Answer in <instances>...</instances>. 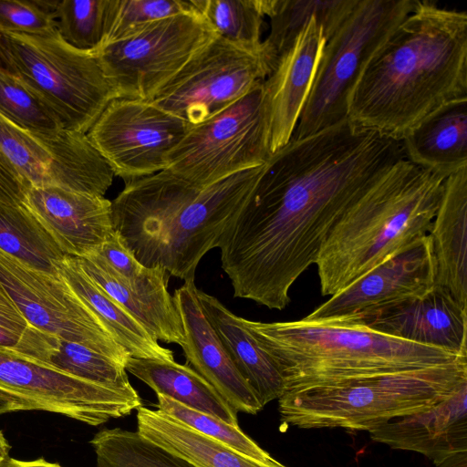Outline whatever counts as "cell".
<instances>
[{
	"instance_id": "f546056e",
	"label": "cell",
	"mask_w": 467,
	"mask_h": 467,
	"mask_svg": "<svg viewBox=\"0 0 467 467\" xmlns=\"http://www.w3.org/2000/svg\"><path fill=\"white\" fill-rule=\"evenodd\" d=\"M358 0H261L270 33L262 43V53L271 72L279 57L309 20L316 16L323 26L326 41L352 11Z\"/></svg>"
},
{
	"instance_id": "d590c367",
	"label": "cell",
	"mask_w": 467,
	"mask_h": 467,
	"mask_svg": "<svg viewBox=\"0 0 467 467\" xmlns=\"http://www.w3.org/2000/svg\"><path fill=\"white\" fill-rule=\"evenodd\" d=\"M196 12L192 0H111L103 47L128 37L149 23Z\"/></svg>"
},
{
	"instance_id": "9a60e30c",
	"label": "cell",
	"mask_w": 467,
	"mask_h": 467,
	"mask_svg": "<svg viewBox=\"0 0 467 467\" xmlns=\"http://www.w3.org/2000/svg\"><path fill=\"white\" fill-rule=\"evenodd\" d=\"M0 388L91 426L130 415L141 406L137 390L94 384L0 346Z\"/></svg>"
},
{
	"instance_id": "6da1fadb",
	"label": "cell",
	"mask_w": 467,
	"mask_h": 467,
	"mask_svg": "<svg viewBox=\"0 0 467 467\" xmlns=\"http://www.w3.org/2000/svg\"><path fill=\"white\" fill-rule=\"evenodd\" d=\"M401 140L348 119L270 156L218 248L234 296L283 310L346 209L405 160Z\"/></svg>"
},
{
	"instance_id": "60d3db41",
	"label": "cell",
	"mask_w": 467,
	"mask_h": 467,
	"mask_svg": "<svg viewBox=\"0 0 467 467\" xmlns=\"http://www.w3.org/2000/svg\"><path fill=\"white\" fill-rule=\"evenodd\" d=\"M28 189L29 187L0 154V200L24 204Z\"/></svg>"
},
{
	"instance_id": "4dcf8cb0",
	"label": "cell",
	"mask_w": 467,
	"mask_h": 467,
	"mask_svg": "<svg viewBox=\"0 0 467 467\" xmlns=\"http://www.w3.org/2000/svg\"><path fill=\"white\" fill-rule=\"evenodd\" d=\"M0 250L55 276L59 275L57 265L66 255L24 204L1 200Z\"/></svg>"
},
{
	"instance_id": "5b68a950",
	"label": "cell",
	"mask_w": 467,
	"mask_h": 467,
	"mask_svg": "<svg viewBox=\"0 0 467 467\" xmlns=\"http://www.w3.org/2000/svg\"><path fill=\"white\" fill-rule=\"evenodd\" d=\"M244 324L279 369L285 392L443 366L467 358L386 335L350 320L302 318L264 323L244 318Z\"/></svg>"
},
{
	"instance_id": "8992f818",
	"label": "cell",
	"mask_w": 467,
	"mask_h": 467,
	"mask_svg": "<svg viewBox=\"0 0 467 467\" xmlns=\"http://www.w3.org/2000/svg\"><path fill=\"white\" fill-rule=\"evenodd\" d=\"M464 383L467 358L443 366L286 391L278 399V411L286 426L370 431L394 419L432 408Z\"/></svg>"
},
{
	"instance_id": "f1b7e54d",
	"label": "cell",
	"mask_w": 467,
	"mask_h": 467,
	"mask_svg": "<svg viewBox=\"0 0 467 467\" xmlns=\"http://www.w3.org/2000/svg\"><path fill=\"white\" fill-rule=\"evenodd\" d=\"M125 369L148 385L157 395L165 396L187 408L211 414L239 427L237 411L187 364L130 357Z\"/></svg>"
},
{
	"instance_id": "9c48e42d",
	"label": "cell",
	"mask_w": 467,
	"mask_h": 467,
	"mask_svg": "<svg viewBox=\"0 0 467 467\" xmlns=\"http://www.w3.org/2000/svg\"><path fill=\"white\" fill-rule=\"evenodd\" d=\"M264 81L207 120L191 127L166 156L163 171L205 187L270 158Z\"/></svg>"
},
{
	"instance_id": "7bdbcfd3",
	"label": "cell",
	"mask_w": 467,
	"mask_h": 467,
	"mask_svg": "<svg viewBox=\"0 0 467 467\" xmlns=\"http://www.w3.org/2000/svg\"><path fill=\"white\" fill-rule=\"evenodd\" d=\"M0 467H62L58 463L47 462L40 458L34 461H21L11 457H6L0 462Z\"/></svg>"
},
{
	"instance_id": "1f68e13d",
	"label": "cell",
	"mask_w": 467,
	"mask_h": 467,
	"mask_svg": "<svg viewBox=\"0 0 467 467\" xmlns=\"http://www.w3.org/2000/svg\"><path fill=\"white\" fill-rule=\"evenodd\" d=\"M90 444L96 467H195L137 431L104 429L94 435Z\"/></svg>"
},
{
	"instance_id": "b9f144b4",
	"label": "cell",
	"mask_w": 467,
	"mask_h": 467,
	"mask_svg": "<svg viewBox=\"0 0 467 467\" xmlns=\"http://www.w3.org/2000/svg\"><path fill=\"white\" fill-rule=\"evenodd\" d=\"M47 409L39 402L24 395L0 388V415L18 410Z\"/></svg>"
},
{
	"instance_id": "484cf974",
	"label": "cell",
	"mask_w": 467,
	"mask_h": 467,
	"mask_svg": "<svg viewBox=\"0 0 467 467\" xmlns=\"http://www.w3.org/2000/svg\"><path fill=\"white\" fill-rule=\"evenodd\" d=\"M57 270L130 357L174 360L173 352L161 347L124 307L98 285L82 269L77 257L65 255L57 265Z\"/></svg>"
},
{
	"instance_id": "74e56055",
	"label": "cell",
	"mask_w": 467,
	"mask_h": 467,
	"mask_svg": "<svg viewBox=\"0 0 467 467\" xmlns=\"http://www.w3.org/2000/svg\"><path fill=\"white\" fill-rule=\"evenodd\" d=\"M59 0H0V30L42 35L57 29Z\"/></svg>"
},
{
	"instance_id": "30bf717a",
	"label": "cell",
	"mask_w": 467,
	"mask_h": 467,
	"mask_svg": "<svg viewBox=\"0 0 467 467\" xmlns=\"http://www.w3.org/2000/svg\"><path fill=\"white\" fill-rule=\"evenodd\" d=\"M215 36L199 12L180 14L105 45L97 57L116 99L150 101Z\"/></svg>"
},
{
	"instance_id": "d6986e66",
	"label": "cell",
	"mask_w": 467,
	"mask_h": 467,
	"mask_svg": "<svg viewBox=\"0 0 467 467\" xmlns=\"http://www.w3.org/2000/svg\"><path fill=\"white\" fill-rule=\"evenodd\" d=\"M24 205L66 255L92 254L114 234L111 201L57 186L30 187Z\"/></svg>"
},
{
	"instance_id": "44dd1931",
	"label": "cell",
	"mask_w": 467,
	"mask_h": 467,
	"mask_svg": "<svg viewBox=\"0 0 467 467\" xmlns=\"http://www.w3.org/2000/svg\"><path fill=\"white\" fill-rule=\"evenodd\" d=\"M368 432L374 441L421 453L435 465L466 452L467 383L432 408L394 419Z\"/></svg>"
},
{
	"instance_id": "f6af8a7d",
	"label": "cell",
	"mask_w": 467,
	"mask_h": 467,
	"mask_svg": "<svg viewBox=\"0 0 467 467\" xmlns=\"http://www.w3.org/2000/svg\"><path fill=\"white\" fill-rule=\"evenodd\" d=\"M10 446L5 438L3 432L0 431V462L8 457Z\"/></svg>"
},
{
	"instance_id": "e0dca14e",
	"label": "cell",
	"mask_w": 467,
	"mask_h": 467,
	"mask_svg": "<svg viewBox=\"0 0 467 467\" xmlns=\"http://www.w3.org/2000/svg\"><path fill=\"white\" fill-rule=\"evenodd\" d=\"M435 281L436 265L428 234L331 296L304 318L346 319L373 306L425 294Z\"/></svg>"
},
{
	"instance_id": "7c38bea8",
	"label": "cell",
	"mask_w": 467,
	"mask_h": 467,
	"mask_svg": "<svg viewBox=\"0 0 467 467\" xmlns=\"http://www.w3.org/2000/svg\"><path fill=\"white\" fill-rule=\"evenodd\" d=\"M0 154L29 188L57 186L104 197L115 176L87 134L31 130L1 112Z\"/></svg>"
},
{
	"instance_id": "4316f807",
	"label": "cell",
	"mask_w": 467,
	"mask_h": 467,
	"mask_svg": "<svg viewBox=\"0 0 467 467\" xmlns=\"http://www.w3.org/2000/svg\"><path fill=\"white\" fill-rule=\"evenodd\" d=\"M13 351L94 384L112 389L133 388L123 365L81 344L43 332L33 326Z\"/></svg>"
},
{
	"instance_id": "ab89813d",
	"label": "cell",
	"mask_w": 467,
	"mask_h": 467,
	"mask_svg": "<svg viewBox=\"0 0 467 467\" xmlns=\"http://www.w3.org/2000/svg\"><path fill=\"white\" fill-rule=\"evenodd\" d=\"M30 327L0 281V346L15 350Z\"/></svg>"
},
{
	"instance_id": "f35d334b",
	"label": "cell",
	"mask_w": 467,
	"mask_h": 467,
	"mask_svg": "<svg viewBox=\"0 0 467 467\" xmlns=\"http://www.w3.org/2000/svg\"><path fill=\"white\" fill-rule=\"evenodd\" d=\"M96 253L103 258L110 269L126 284L143 281L154 270V267H146L141 265L116 232Z\"/></svg>"
},
{
	"instance_id": "ac0fdd59",
	"label": "cell",
	"mask_w": 467,
	"mask_h": 467,
	"mask_svg": "<svg viewBox=\"0 0 467 467\" xmlns=\"http://www.w3.org/2000/svg\"><path fill=\"white\" fill-rule=\"evenodd\" d=\"M325 43L323 26L314 16L264 80L271 155L291 140L310 92Z\"/></svg>"
},
{
	"instance_id": "ba28073f",
	"label": "cell",
	"mask_w": 467,
	"mask_h": 467,
	"mask_svg": "<svg viewBox=\"0 0 467 467\" xmlns=\"http://www.w3.org/2000/svg\"><path fill=\"white\" fill-rule=\"evenodd\" d=\"M416 0H358L326 41L292 140L337 125L348 116L351 94L367 65Z\"/></svg>"
},
{
	"instance_id": "3957f363",
	"label": "cell",
	"mask_w": 467,
	"mask_h": 467,
	"mask_svg": "<svg viewBox=\"0 0 467 467\" xmlns=\"http://www.w3.org/2000/svg\"><path fill=\"white\" fill-rule=\"evenodd\" d=\"M264 164L202 188L166 171L127 182L111 201L114 230L144 266L194 280L200 261L218 247Z\"/></svg>"
},
{
	"instance_id": "ffe728a7",
	"label": "cell",
	"mask_w": 467,
	"mask_h": 467,
	"mask_svg": "<svg viewBox=\"0 0 467 467\" xmlns=\"http://www.w3.org/2000/svg\"><path fill=\"white\" fill-rule=\"evenodd\" d=\"M194 280L184 282L172 296L184 333L186 360L237 412L256 414L264 406L240 374L206 318Z\"/></svg>"
},
{
	"instance_id": "8d00e7d4",
	"label": "cell",
	"mask_w": 467,
	"mask_h": 467,
	"mask_svg": "<svg viewBox=\"0 0 467 467\" xmlns=\"http://www.w3.org/2000/svg\"><path fill=\"white\" fill-rule=\"evenodd\" d=\"M0 112L31 130L55 133L63 130L47 107L17 79L1 69Z\"/></svg>"
},
{
	"instance_id": "4fadbf2b",
	"label": "cell",
	"mask_w": 467,
	"mask_h": 467,
	"mask_svg": "<svg viewBox=\"0 0 467 467\" xmlns=\"http://www.w3.org/2000/svg\"><path fill=\"white\" fill-rule=\"evenodd\" d=\"M0 281L31 326L125 367L130 354L60 275L33 268L0 250Z\"/></svg>"
},
{
	"instance_id": "83f0119b",
	"label": "cell",
	"mask_w": 467,
	"mask_h": 467,
	"mask_svg": "<svg viewBox=\"0 0 467 467\" xmlns=\"http://www.w3.org/2000/svg\"><path fill=\"white\" fill-rule=\"evenodd\" d=\"M137 431L195 467H285L279 462L269 464L248 457L143 406L137 409Z\"/></svg>"
},
{
	"instance_id": "603a6c76",
	"label": "cell",
	"mask_w": 467,
	"mask_h": 467,
	"mask_svg": "<svg viewBox=\"0 0 467 467\" xmlns=\"http://www.w3.org/2000/svg\"><path fill=\"white\" fill-rule=\"evenodd\" d=\"M429 235L435 284L467 307V166L446 177Z\"/></svg>"
},
{
	"instance_id": "7a4b0ae2",
	"label": "cell",
	"mask_w": 467,
	"mask_h": 467,
	"mask_svg": "<svg viewBox=\"0 0 467 467\" xmlns=\"http://www.w3.org/2000/svg\"><path fill=\"white\" fill-rule=\"evenodd\" d=\"M467 99V13L416 0L370 59L348 119L400 140L442 105Z\"/></svg>"
},
{
	"instance_id": "277c9868",
	"label": "cell",
	"mask_w": 467,
	"mask_h": 467,
	"mask_svg": "<svg viewBox=\"0 0 467 467\" xmlns=\"http://www.w3.org/2000/svg\"><path fill=\"white\" fill-rule=\"evenodd\" d=\"M445 179L405 159L360 194L319 251L316 265L322 295L337 294L428 235Z\"/></svg>"
},
{
	"instance_id": "7402d4cb",
	"label": "cell",
	"mask_w": 467,
	"mask_h": 467,
	"mask_svg": "<svg viewBox=\"0 0 467 467\" xmlns=\"http://www.w3.org/2000/svg\"><path fill=\"white\" fill-rule=\"evenodd\" d=\"M85 273L124 307L157 341L180 346L184 333L172 296L168 291L169 273L157 266L144 281L125 284L97 253L77 257Z\"/></svg>"
},
{
	"instance_id": "d6a6232c",
	"label": "cell",
	"mask_w": 467,
	"mask_h": 467,
	"mask_svg": "<svg viewBox=\"0 0 467 467\" xmlns=\"http://www.w3.org/2000/svg\"><path fill=\"white\" fill-rule=\"evenodd\" d=\"M215 34L252 52L262 51L261 0H192Z\"/></svg>"
},
{
	"instance_id": "52a82bcc",
	"label": "cell",
	"mask_w": 467,
	"mask_h": 467,
	"mask_svg": "<svg viewBox=\"0 0 467 467\" xmlns=\"http://www.w3.org/2000/svg\"><path fill=\"white\" fill-rule=\"evenodd\" d=\"M0 69L23 84L68 131L87 134L116 99L97 55L71 47L57 29L42 35L0 30Z\"/></svg>"
},
{
	"instance_id": "d4e9b609",
	"label": "cell",
	"mask_w": 467,
	"mask_h": 467,
	"mask_svg": "<svg viewBox=\"0 0 467 467\" xmlns=\"http://www.w3.org/2000/svg\"><path fill=\"white\" fill-rule=\"evenodd\" d=\"M196 294L206 318L261 404L278 400L285 389L284 379L245 326L244 318L231 312L218 298L198 288Z\"/></svg>"
},
{
	"instance_id": "8fae6325",
	"label": "cell",
	"mask_w": 467,
	"mask_h": 467,
	"mask_svg": "<svg viewBox=\"0 0 467 467\" xmlns=\"http://www.w3.org/2000/svg\"><path fill=\"white\" fill-rule=\"evenodd\" d=\"M270 73L262 51L216 35L149 102L191 128L229 107Z\"/></svg>"
},
{
	"instance_id": "cb8c5ba5",
	"label": "cell",
	"mask_w": 467,
	"mask_h": 467,
	"mask_svg": "<svg viewBox=\"0 0 467 467\" xmlns=\"http://www.w3.org/2000/svg\"><path fill=\"white\" fill-rule=\"evenodd\" d=\"M406 159L445 177L467 166V99L448 102L400 139Z\"/></svg>"
},
{
	"instance_id": "ee69618b",
	"label": "cell",
	"mask_w": 467,
	"mask_h": 467,
	"mask_svg": "<svg viewBox=\"0 0 467 467\" xmlns=\"http://www.w3.org/2000/svg\"><path fill=\"white\" fill-rule=\"evenodd\" d=\"M436 467H467V451L456 453Z\"/></svg>"
},
{
	"instance_id": "5bb4252c",
	"label": "cell",
	"mask_w": 467,
	"mask_h": 467,
	"mask_svg": "<svg viewBox=\"0 0 467 467\" xmlns=\"http://www.w3.org/2000/svg\"><path fill=\"white\" fill-rule=\"evenodd\" d=\"M190 126L149 101L114 99L87 136L125 182L165 169L166 156Z\"/></svg>"
},
{
	"instance_id": "836d02e7",
	"label": "cell",
	"mask_w": 467,
	"mask_h": 467,
	"mask_svg": "<svg viewBox=\"0 0 467 467\" xmlns=\"http://www.w3.org/2000/svg\"><path fill=\"white\" fill-rule=\"evenodd\" d=\"M111 0H59L57 30L71 47L98 54L107 35Z\"/></svg>"
},
{
	"instance_id": "e575fe53",
	"label": "cell",
	"mask_w": 467,
	"mask_h": 467,
	"mask_svg": "<svg viewBox=\"0 0 467 467\" xmlns=\"http://www.w3.org/2000/svg\"><path fill=\"white\" fill-rule=\"evenodd\" d=\"M157 410L197 432L222 442L232 449L265 463L278 462L239 427L233 426L218 417L187 408L165 396L157 395Z\"/></svg>"
},
{
	"instance_id": "2e32d148",
	"label": "cell",
	"mask_w": 467,
	"mask_h": 467,
	"mask_svg": "<svg viewBox=\"0 0 467 467\" xmlns=\"http://www.w3.org/2000/svg\"><path fill=\"white\" fill-rule=\"evenodd\" d=\"M406 341L467 356V307L435 285L420 296L373 306L346 319Z\"/></svg>"
}]
</instances>
